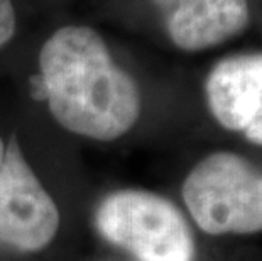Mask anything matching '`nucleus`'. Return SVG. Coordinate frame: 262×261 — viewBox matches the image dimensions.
I'll return each mask as SVG.
<instances>
[{"mask_svg": "<svg viewBox=\"0 0 262 261\" xmlns=\"http://www.w3.org/2000/svg\"><path fill=\"white\" fill-rule=\"evenodd\" d=\"M183 200L206 234L262 232V170L235 153L216 151L189 171Z\"/></svg>", "mask_w": 262, "mask_h": 261, "instance_id": "obj_2", "label": "nucleus"}, {"mask_svg": "<svg viewBox=\"0 0 262 261\" xmlns=\"http://www.w3.org/2000/svg\"><path fill=\"white\" fill-rule=\"evenodd\" d=\"M205 93L220 126L262 146V53L219 61L205 82Z\"/></svg>", "mask_w": 262, "mask_h": 261, "instance_id": "obj_5", "label": "nucleus"}, {"mask_svg": "<svg viewBox=\"0 0 262 261\" xmlns=\"http://www.w3.org/2000/svg\"><path fill=\"white\" fill-rule=\"evenodd\" d=\"M95 226L102 237L139 261H193L194 239L185 215L154 192L110 193L97 207Z\"/></svg>", "mask_w": 262, "mask_h": 261, "instance_id": "obj_3", "label": "nucleus"}, {"mask_svg": "<svg viewBox=\"0 0 262 261\" xmlns=\"http://www.w3.org/2000/svg\"><path fill=\"white\" fill-rule=\"evenodd\" d=\"M15 31V14L10 0H0V49L10 41Z\"/></svg>", "mask_w": 262, "mask_h": 261, "instance_id": "obj_7", "label": "nucleus"}, {"mask_svg": "<svg viewBox=\"0 0 262 261\" xmlns=\"http://www.w3.org/2000/svg\"><path fill=\"white\" fill-rule=\"evenodd\" d=\"M59 210L12 137H0V244L36 253L54 239Z\"/></svg>", "mask_w": 262, "mask_h": 261, "instance_id": "obj_4", "label": "nucleus"}, {"mask_svg": "<svg viewBox=\"0 0 262 261\" xmlns=\"http://www.w3.org/2000/svg\"><path fill=\"white\" fill-rule=\"evenodd\" d=\"M31 87H32V95L39 101H46V87L41 78V75H36L31 78Z\"/></svg>", "mask_w": 262, "mask_h": 261, "instance_id": "obj_8", "label": "nucleus"}, {"mask_svg": "<svg viewBox=\"0 0 262 261\" xmlns=\"http://www.w3.org/2000/svg\"><path fill=\"white\" fill-rule=\"evenodd\" d=\"M247 24V0H189L171 12L168 32L178 48L202 51L237 36Z\"/></svg>", "mask_w": 262, "mask_h": 261, "instance_id": "obj_6", "label": "nucleus"}, {"mask_svg": "<svg viewBox=\"0 0 262 261\" xmlns=\"http://www.w3.org/2000/svg\"><path fill=\"white\" fill-rule=\"evenodd\" d=\"M154 2L158 4V5H161V7H164V9L176 10V9H180L181 5L188 4L189 0H154Z\"/></svg>", "mask_w": 262, "mask_h": 261, "instance_id": "obj_9", "label": "nucleus"}, {"mask_svg": "<svg viewBox=\"0 0 262 261\" xmlns=\"http://www.w3.org/2000/svg\"><path fill=\"white\" fill-rule=\"evenodd\" d=\"M46 101L64 129L97 141L129 132L141 114V93L90 27L56 31L39 54Z\"/></svg>", "mask_w": 262, "mask_h": 261, "instance_id": "obj_1", "label": "nucleus"}]
</instances>
